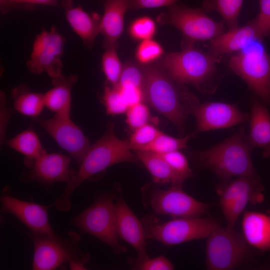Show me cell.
Returning <instances> with one entry per match:
<instances>
[{
	"label": "cell",
	"instance_id": "35",
	"mask_svg": "<svg viewBox=\"0 0 270 270\" xmlns=\"http://www.w3.org/2000/svg\"><path fill=\"white\" fill-rule=\"evenodd\" d=\"M156 30L154 21L146 16L136 19L128 28L130 36L134 40L141 41L152 39Z\"/></svg>",
	"mask_w": 270,
	"mask_h": 270
},
{
	"label": "cell",
	"instance_id": "29",
	"mask_svg": "<svg viewBox=\"0 0 270 270\" xmlns=\"http://www.w3.org/2000/svg\"><path fill=\"white\" fill-rule=\"evenodd\" d=\"M244 0H204L202 8L206 12H216L223 18L230 30L238 27V18Z\"/></svg>",
	"mask_w": 270,
	"mask_h": 270
},
{
	"label": "cell",
	"instance_id": "11",
	"mask_svg": "<svg viewBox=\"0 0 270 270\" xmlns=\"http://www.w3.org/2000/svg\"><path fill=\"white\" fill-rule=\"evenodd\" d=\"M147 200L154 214L172 218L202 216L211 206L188 194L182 186H172L166 190L154 188L148 194Z\"/></svg>",
	"mask_w": 270,
	"mask_h": 270
},
{
	"label": "cell",
	"instance_id": "10",
	"mask_svg": "<svg viewBox=\"0 0 270 270\" xmlns=\"http://www.w3.org/2000/svg\"><path fill=\"white\" fill-rule=\"evenodd\" d=\"M30 236L34 246L33 270H54L72 260L84 263L89 260L87 254L82 252L79 248L80 236L77 233L70 232L67 239L33 234Z\"/></svg>",
	"mask_w": 270,
	"mask_h": 270
},
{
	"label": "cell",
	"instance_id": "19",
	"mask_svg": "<svg viewBox=\"0 0 270 270\" xmlns=\"http://www.w3.org/2000/svg\"><path fill=\"white\" fill-rule=\"evenodd\" d=\"M62 6L72 28L86 46H92L100 33V19L95 15L90 16L80 6H76L72 0H62Z\"/></svg>",
	"mask_w": 270,
	"mask_h": 270
},
{
	"label": "cell",
	"instance_id": "12",
	"mask_svg": "<svg viewBox=\"0 0 270 270\" xmlns=\"http://www.w3.org/2000/svg\"><path fill=\"white\" fill-rule=\"evenodd\" d=\"M64 43V38L55 26L38 34L26 64L30 72L36 74L45 72L52 79L62 74L61 58Z\"/></svg>",
	"mask_w": 270,
	"mask_h": 270
},
{
	"label": "cell",
	"instance_id": "9",
	"mask_svg": "<svg viewBox=\"0 0 270 270\" xmlns=\"http://www.w3.org/2000/svg\"><path fill=\"white\" fill-rule=\"evenodd\" d=\"M162 24H170L191 41L212 40L224 32V22H216L202 8L174 4L158 18Z\"/></svg>",
	"mask_w": 270,
	"mask_h": 270
},
{
	"label": "cell",
	"instance_id": "22",
	"mask_svg": "<svg viewBox=\"0 0 270 270\" xmlns=\"http://www.w3.org/2000/svg\"><path fill=\"white\" fill-rule=\"evenodd\" d=\"M248 144L252 151L270 146V114L266 106L256 99L252 100Z\"/></svg>",
	"mask_w": 270,
	"mask_h": 270
},
{
	"label": "cell",
	"instance_id": "28",
	"mask_svg": "<svg viewBox=\"0 0 270 270\" xmlns=\"http://www.w3.org/2000/svg\"><path fill=\"white\" fill-rule=\"evenodd\" d=\"M264 186L260 184L250 188L240 194L230 204L223 214L227 226H234L239 216L248 203L256 204L264 200Z\"/></svg>",
	"mask_w": 270,
	"mask_h": 270
},
{
	"label": "cell",
	"instance_id": "13",
	"mask_svg": "<svg viewBox=\"0 0 270 270\" xmlns=\"http://www.w3.org/2000/svg\"><path fill=\"white\" fill-rule=\"evenodd\" d=\"M36 122L70 154L80 165L90 146V141L70 115L55 114L49 119Z\"/></svg>",
	"mask_w": 270,
	"mask_h": 270
},
{
	"label": "cell",
	"instance_id": "3",
	"mask_svg": "<svg viewBox=\"0 0 270 270\" xmlns=\"http://www.w3.org/2000/svg\"><path fill=\"white\" fill-rule=\"evenodd\" d=\"M251 152L244 126L220 144L194 152L192 158L198 166L212 172L222 180L242 176L259 177Z\"/></svg>",
	"mask_w": 270,
	"mask_h": 270
},
{
	"label": "cell",
	"instance_id": "48",
	"mask_svg": "<svg viewBox=\"0 0 270 270\" xmlns=\"http://www.w3.org/2000/svg\"><path fill=\"white\" fill-rule=\"evenodd\" d=\"M266 212L270 214V209L268 210Z\"/></svg>",
	"mask_w": 270,
	"mask_h": 270
},
{
	"label": "cell",
	"instance_id": "30",
	"mask_svg": "<svg viewBox=\"0 0 270 270\" xmlns=\"http://www.w3.org/2000/svg\"><path fill=\"white\" fill-rule=\"evenodd\" d=\"M194 134L195 133H190L182 138H177L161 132L151 144L138 150L148 151L159 154L180 150L188 147V142Z\"/></svg>",
	"mask_w": 270,
	"mask_h": 270
},
{
	"label": "cell",
	"instance_id": "36",
	"mask_svg": "<svg viewBox=\"0 0 270 270\" xmlns=\"http://www.w3.org/2000/svg\"><path fill=\"white\" fill-rule=\"evenodd\" d=\"M126 113V122L134 130L150 124L152 119L148 106L143 102L130 106Z\"/></svg>",
	"mask_w": 270,
	"mask_h": 270
},
{
	"label": "cell",
	"instance_id": "32",
	"mask_svg": "<svg viewBox=\"0 0 270 270\" xmlns=\"http://www.w3.org/2000/svg\"><path fill=\"white\" fill-rule=\"evenodd\" d=\"M102 100L107 114L117 115L126 113L129 108L120 90L116 86L105 87Z\"/></svg>",
	"mask_w": 270,
	"mask_h": 270
},
{
	"label": "cell",
	"instance_id": "5",
	"mask_svg": "<svg viewBox=\"0 0 270 270\" xmlns=\"http://www.w3.org/2000/svg\"><path fill=\"white\" fill-rule=\"evenodd\" d=\"M206 238V264L208 270L236 269L254 260L252 248L234 226H220Z\"/></svg>",
	"mask_w": 270,
	"mask_h": 270
},
{
	"label": "cell",
	"instance_id": "6",
	"mask_svg": "<svg viewBox=\"0 0 270 270\" xmlns=\"http://www.w3.org/2000/svg\"><path fill=\"white\" fill-rule=\"evenodd\" d=\"M229 66L263 102L270 106V56L260 38L233 56Z\"/></svg>",
	"mask_w": 270,
	"mask_h": 270
},
{
	"label": "cell",
	"instance_id": "15",
	"mask_svg": "<svg viewBox=\"0 0 270 270\" xmlns=\"http://www.w3.org/2000/svg\"><path fill=\"white\" fill-rule=\"evenodd\" d=\"M3 210L19 219L34 234L45 235L56 238L59 236L49 222V206L19 200L10 196L0 197Z\"/></svg>",
	"mask_w": 270,
	"mask_h": 270
},
{
	"label": "cell",
	"instance_id": "1",
	"mask_svg": "<svg viewBox=\"0 0 270 270\" xmlns=\"http://www.w3.org/2000/svg\"><path fill=\"white\" fill-rule=\"evenodd\" d=\"M144 74V100L164 116L183 134L188 116L200 104L197 98L184 86L172 80L162 68L154 66L142 67Z\"/></svg>",
	"mask_w": 270,
	"mask_h": 270
},
{
	"label": "cell",
	"instance_id": "43",
	"mask_svg": "<svg viewBox=\"0 0 270 270\" xmlns=\"http://www.w3.org/2000/svg\"><path fill=\"white\" fill-rule=\"evenodd\" d=\"M35 4L56 6L58 5V0H10L9 11L16 8L31 10Z\"/></svg>",
	"mask_w": 270,
	"mask_h": 270
},
{
	"label": "cell",
	"instance_id": "40",
	"mask_svg": "<svg viewBox=\"0 0 270 270\" xmlns=\"http://www.w3.org/2000/svg\"><path fill=\"white\" fill-rule=\"evenodd\" d=\"M260 12L254 24L262 38L270 34V0H259Z\"/></svg>",
	"mask_w": 270,
	"mask_h": 270
},
{
	"label": "cell",
	"instance_id": "26",
	"mask_svg": "<svg viewBox=\"0 0 270 270\" xmlns=\"http://www.w3.org/2000/svg\"><path fill=\"white\" fill-rule=\"evenodd\" d=\"M6 144L11 148L24 155L25 164L30 168L38 157L46 152L38 136L31 129L19 133L9 140Z\"/></svg>",
	"mask_w": 270,
	"mask_h": 270
},
{
	"label": "cell",
	"instance_id": "7",
	"mask_svg": "<svg viewBox=\"0 0 270 270\" xmlns=\"http://www.w3.org/2000/svg\"><path fill=\"white\" fill-rule=\"evenodd\" d=\"M116 200L110 194L98 197L94 203L73 220L82 231L104 242L116 254L126 252L119 242L116 228Z\"/></svg>",
	"mask_w": 270,
	"mask_h": 270
},
{
	"label": "cell",
	"instance_id": "20",
	"mask_svg": "<svg viewBox=\"0 0 270 270\" xmlns=\"http://www.w3.org/2000/svg\"><path fill=\"white\" fill-rule=\"evenodd\" d=\"M242 235L252 248L270 252V214L246 211L242 220Z\"/></svg>",
	"mask_w": 270,
	"mask_h": 270
},
{
	"label": "cell",
	"instance_id": "34",
	"mask_svg": "<svg viewBox=\"0 0 270 270\" xmlns=\"http://www.w3.org/2000/svg\"><path fill=\"white\" fill-rule=\"evenodd\" d=\"M160 132L150 124L134 130L128 140L131 149L134 151L142 150L151 144Z\"/></svg>",
	"mask_w": 270,
	"mask_h": 270
},
{
	"label": "cell",
	"instance_id": "17",
	"mask_svg": "<svg viewBox=\"0 0 270 270\" xmlns=\"http://www.w3.org/2000/svg\"><path fill=\"white\" fill-rule=\"evenodd\" d=\"M70 157L58 153L45 152L34 162L28 178L45 184L56 182L68 184L76 174L70 170Z\"/></svg>",
	"mask_w": 270,
	"mask_h": 270
},
{
	"label": "cell",
	"instance_id": "23",
	"mask_svg": "<svg viewBox=\"0 0 270 270\" xmlns=\"http://www.w3.org/2000/svg\"><path fill=\"white\" fill-rule=\"evenodd\" d=\"M77 81L74 74L52 79V88L44 94L45 106L55 114L70 115L72 90Z\"/></svg>",
	"mask_w": 270,
	"mask_h": 270
},
{
	"label": "cell",
	"instance_id": "39",
	"mask_svg": "<svg viewBox=\"0 0 270 270\" xmlns=\"http://www.w3.org/2000/svg\"><path fill=\"white\" fill-rule=\"evenodd\" d=\"M133 268L140 270H172L174 266L165 256H160L150 258L148 256L137 258L134 263Z\"/></svg>",
	"mask_w": 270,
	"mask_h": 270
},
{
	"label": "cell",
	"instance_id": "8",
	"mask_svg": "<svg viewBox=\"0 0 270 270\" xmlns=\"http://www.w3.org/2000/svg\"><path fill=\"white\" fill-rule=\"evenodd\" d=\"M220 226L211 217L198 216L173 218L162 223L148 222L144 228L148 239L171 246L207 238Z\"/></svg>",
	"mask_w": 270,
	"mask_h": 270
},
{
	"label": "cell",
	"instance_id": "42",
	"mask_svg": "<svg viewBox=\"0 0 270 270\" xmlns=\"http://www.w3.org/2000/svg\"><path fill=\"white\" fill-rule=\"evenodd\" d=\"M180 0H130L128 10H136L142 8L170 6Z\"/></svg>",
	"mask_w": 270,
	"mask_h": 270
},
{
	"label": "cell",
	"instance_id": "41",
	"mask_svg": "<svg viewBox=\"0 0 270 270\" xmlns=\"http://www.w3.org/2000/svg\"><path fill=\"white\" fill-rule=\"evenodd\" d=\"M129 108L144 100L143 89L132 86H116Z\"/></svg>",
	"mask_w": 270,
	"mask_h": 270
},
{
	"label": "cell",
	"instance_id": "21",
	"mask_svg": "<svg viewBox=\"0 0 270 270\" xmlns=\"http://www.w3.org/2000/svg\"><path fill=\"white\" fill-rule=\"evenodd\" d=\"M98 0L104 9L100 26L106 46L116 45L123 32L124 15L128 10L130 0Z\"/></svg>",
	"mask_w": 270,
	"mask_h": 270
},
{
	"label": "cell",
	"instance_id": "44",
	"mask_svg": "<svg viewBox=\"0 0 270 270\" xmlns=\"http://www.w3.org/2000/svg\"><path fill=\"white\" fill-rule=\"evenodd\" d=\"M4 98V94L3 93L0 94V142L1 144L4 143L6 124L12 115V110L6 107Z\"/></svg>",
	"mask_w": 270,
	"mask_h": 270
},
{
	"label": "cell",
	"instance_id": "2",
	"mask_svg": "<svg viewBox=\"0 0 270 270\" xmlns=\"http://www.w3.org/2000/svg\"><path fill=\"white\" fill-rule=\"evenodd\" d=\"M114 125L108 124L101 138L90 145L78 171L67 184L61 196L54 202V208L64 212L71 208L70 197L76 190L86 180L116 164L128 162H140L134 154L128 140H122L115 134Z\"/></svg>",
	"mask_w": 270,
	"mask_h": 270
},
{
	"label": "cell",
	"instance_id": "31",
	"mask_svg": "<svg viewBox=\"0 0 270 270\" xmlns=\"http://www.w3.org/2000/svg\"><path fill=\"white\" fill-rule=\"evenodd\" d=\"M102 71L112 86H116L119 82L123 66L118 56L116 45L106 46L102 59Z\"/></svg>",
	"mask_w": 270,
	"mask_h": 270
},
{
	"label": "cell",
	"instance_id": "27",
	"mask_svg": "<svg viewBox=\"0 0 270 270\" xmlns=\"http://www.w3.org/2000/svg\"><path fill=\"white\" fill-rule=\"evenodd\" d=\"M12 96L14 109L24 116H38L45 106L44 94L32 92L24 84L16 88Z\"/></svg>",
	"mask_w": 270,
	"mask_h": 270
},
{
	"label": "cell",
	"instance_id": "37",
	"mask_svg": "<svg viewBox=\"0 0 270 270\" xmlns=\"http://www.w3.org/2000/svg\"><path fill=\"white\" fill-rule=\"evenodd\" d=\"M172 168L184 180L194 176L186 157L180 150L160 154Z\"/></svg>",
	"mask_w": 270,
	"mask_h": 270
},
{
	"label": "cell",
	"instance_id": "4",
	"mask_svg": "<svg viewBox=\"0 0 270 270\" xmlns=\"http://www.w3.org/2000/svg\"><path fill=\"white\" fill-rule=\"evenodd\" d=\"M218 58L206 54L191 46L182 51L166 54L162 68L179 84H191L200 92L210 94L217 87L216 64Z\"/></svg>",
	"mask_w": 270,
	"mask_h": 270
},
{
	"label": "cell",
	"instance_id": "25",
	"mask_svg": "<svg viewBox=\"0 0 270 270\" xmlns=\"http://www.w3.org/2000/svg\"><path fill=\"white\" fill-rule=\"evenodd\" d=\"M261 181L260 176H242L232 180H222L216 187L222 213L240 194L250 188L262 184Z\"/></svg>",
	"mask_w": 270,
	"mask_h": 270
},
{
	"label": "cell",
	"instance_id": "18",
	"mask_svg": "<svg viewBox=\"0 0 270 270\" xmlns=\"http://www.w3.org/2000/svg\"><path fill=\"white\" fill-rule=\"evenodd\" d=\"M262 39L254 22L224 32L210 40L209 53L218 58L222 54L240 52L258 39Z\"/></svg>",
	"mask_w": 270,
	"mask_h": 270
},
{
	"label": "cell",
	"instance_id": "24",
	"mask_svg": "<svg viewBox=\"0 0 270 270\" xmlns=\"http://www.w3.org/2000/svg\"><path fill=\"white\" fill-rule=\"evenodd\" d=\"M134 152L156 184L182 186L186 180L172 168L160 154L145 150H134Z\"/></svg>",
	"mask_w": 270,
	"mask_h": 270
},
{
	"label": "cell",
	"instance_id": "46",
	"mask_svg": "<svg viewBox=\"0 0 270 270\" xmlns=\"http://www.w3.org/2000/svg\"><path fill=\"white\" fill-rule=\"evenodd\" d=\"M10 0H0V10L2 14L9 12V6Z\"/></svg>",
	"mask_w": 270,
	"mask_h": 270
},
{
	"label": "cell",
	"instance_id": "14",
	"mask_svg": "<svg viewBox=\"0 0 270 270\" xmlns=\"http://www.w3.org/2000/svg\"><path fill=\"white\" fill-rule=\"evenodd\" d=\"M197 131L228 128L249 122L250 114L236 104L222 102L199 104L194 111Z\"/></svg>",
	"mask_w": 270,
	"mask_h": 270
},
{
	"label": "cell",
	"instance_id": "16",
	"mask_svg": "<svg viewBox=\"0 0 270 270\" xmlns=\"http://www.w3.org/2000/svg\"><path fill=\"white\" fill-rule=\"evenodd\" d=\"M115 205L119 237L136 250L138 258L148 256L146 249L148 238L142 223L122 196L116 198Z\"/></svg>",
	"mask_w": 270,
	"mask_h": 270
},
{
	"label": "cell",
	"instance_id": "45",
	"mask_svg": "<svg viewBox=\"0 0 270 270\" xmlns=\"http://www.w3.org/2000/svg\"><path fill=\"white\" fill-rule=\"evenodd\" d=\"M70 268L72 270H86L84 264L80 261L72 260L68 262Z\"/></svg>",
	"mask_w": 270,
	"mask_h": 270
},
{
	"label": "cell",
	"instance_id": "33",
	"mask_svg": "<svg viewBox=\"0 0 270 270\" xmlns=\"http://www.w3.org/2000/svg\"><path fill=\"white\" fill-rule=\"evenodd\" d=\"M164 52V48L158 42L149 39L141 41L136 49L135 56L139 64L146 66L161 58Z\"/></svg>",
	"mask_w": 270,
	"mask_h": 270
},
{
	"label": "cell",
	"instance_id": "38",
	"mask_svg": "<svg viewBox=\"0 0 270 270\" xmlns=\"http://www.w3.org/2000/svg\"><path fill=\"white\" fill-rule=\"evenodd\" d=\"M144 82V74L142 67H139L132 63H128L123 66L117 85L132 86L142 88Z\"/></svg>",
	"mask_w": 270,
	"mask_h": 270
},
{
	"label": "cell",
	"instance_id": "47",
	"mask_svg": "<svg viewBox=\"0 0 270 270\" xmlns=\"http://www.w3.org/2000/svg\"><path fill=\"white\" fill-rule=\"evenodd\" d=\"M262 154L264 158H270V146L266 147L262 149Z\"/></svg>",
	"mask_w": 270,
	"mask_h": 270
}]
</instances>
